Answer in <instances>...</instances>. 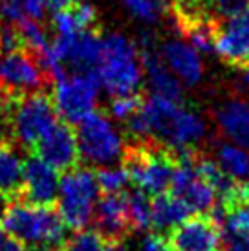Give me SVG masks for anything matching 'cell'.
<instances>
[{
    "instance_id": "6da1fadb",
    "label": "cell",
    "mask_w": 249,
    "mask_h": 251,
    "mask_svg": "<svg viewBox=\"0 0 249 251\" xmlns=\"http://www.w3.org/2000/svg\"><path fill=\"white\" fill-rule=\"evenodd\" d=\"M0 227L26 248L61 250L66 240V226L55 207L15 202L6 203L0 213Z\"/></svg>"
},
{
    "instance_id": "7a4b0ae2",
    "label": "cell",
    "mask_w": 249,
    "mask_h": 251,
    "mask_svg": "<svg viewBox=\"0 0 249 251\" xmlns=\"http://www.w3.org/2000/svg\"><path fill=\"white\" fill-rule=\"evenodd\" d=\"M143 63L136 42L123 33L101 35V57L97 63V81L112 98L138 94L143 83Z\"/></svg>"
},
{
    "instance_id": "3957f363",
    "label": "cell",
    "mask_w": 249,
    "mask_h": 251,
    "mask_svg": "<svg viewBox=\"0 0 249 251\" xmlns=\"http://www.w3.org/2000/svg\"><path fill=\"white\" fill-rule=\"evenodd\" d=\"M178 160L169 147L158 141L126 143L123 169L130 181L145 195H163L171 189Z\"/></svg>"
},
{
    "instance_id": "277c9868",
    "label": "cell",
    "mask_w": 249,
    "mask_h": 251,
    "mask_svg": "<svg viewBox=\"0 0 249 251\" xmlns=\"http://www.w3.org/2000/svg\"><path fill=\"white\" fill-rule=\"evenodd\" d=\"M37 55L44 74L53 81L66 75L70 68L72 72H94L101 57V35L86 29L57 37Z\"/></svg>"
},
{
    "instance_id": "5b68a950",
    "label": "cell",
    "mask_w": 249,
    "mask_h": 251,
    "mask_svg": "<svg viewBox=\"0 0 249 251\" xmlns=\"http://www.w3.org/2000/svg\"><path fill=\"white\" fill-rule=\"evenodd\" d=\"M75 138L79 160L92 167H114L119 160H123L126 149L123 134L119 132L114 119L104 112H92L81 123H77Z\"/></svg>"
},
{
    "instance_id": "8992f818",
    "label": "cell",
    "mask_w": 249,
    "mask_h": 251,
    "mask_svg": "<svg viewBox=\"0 0 249 251\" xmlns=\"http://www.w3.org/2000/svg\"><path fill=\"white\" fill-rule=\"evenodd\" d=\"M99 200V185L96 173L86 167L66 171L61 178L57 211L68 229L83 231L94 218V209Z\"/></svg>"
},
{
    "instance_id": "52a82bcc",
    "label": "cell",
    "mask_w": 249,
    "mask_h": 251,
    "mask_svg": "<svg viewBox=\"0 0 249 251\" xmlns=\"http://www.w3.org/2000/svg\"><path fill=\"white\" fill-rule=\"evenodd\" d=\"M101 84L94 72H70L55 81L51 103L57 118L66 125H77L96 112Z\"/></svg>"
},
{
    "instance_id": "ba28073f",
    "label": "cell",
    "mask_w": 249,
    "mask_h": 251,
    "mask_svg": "<svg viewBox=\"0 0 249 251\" xmlns=\"http://www.w3.org/2000/svg\"><path fill=\"white\" fill-rule=\"evenodd\" d=\"M57 121L59 118L53 103L46 94L35 92L29 96H22L15 105H11L9 112L11 138L15 140V145L22 149H35L42 136Z\"/></svg>"
},
{
    "instance_id": "9c48e42d",
    "label": "cell",
    "mask_w": 249,
    "mask_h": 251,
    "mask_svg": "<svg viewBox=\"0 0 249 251\" xmlns=\"http://www.w3.org/2000/svg\"><path fill=\"white\" fill-rule=\"evenodd\" d=\"M46 74L31 53L15 50L0 51V88L15 96L41 92Z\"/></svg>"
},
{
    "instance_id": "30bf717a",
    "label": "cell",
    "mask_w": 249,
    "mask_h": 251,
    "mask_svg": "<svg viewBox=\"0 0 249 251\" xmlns=\"http://www.w3.org/2000/svg\"><path fill=\"white\" fill-rule=\"evenodd\" d=\"M215 51L229 66L249 70V6L231 19L216 22Z\"/></svg>"
},
{
    "instance_id": "8fae6325",
    "label": "cell",
    "mask_w": 249,
    "mask_h": 251,
    "mask_svg": "<svg viewBox=\"0 0 249 251\" xmlns=\"http://www.w3.org/2000/svg\"><path fill=\"white\" fill-rule=\"evenodd\" d=\"M224 227L209 215L189 216L169 233L174 251H218Z\"/></svg>"
},
{
    "instance_id": "7c38bea8",
    "label": "cell",
    "mask_w": 249,
    "mask_h": 251,
    "mask_svg": "<svg viewBox=\"0 0 249 251\" xmlns=\"http://www.w3.org/2000/svg\"><path fill=\"white\" fill-rule=\"evenodd\" d=\"M37 158L46 161L55 171H72L79 163V147H77L75 130L72 126L57 121L48 132L35 145Z\"/></svg>"
},
{
    "instance_id": "4fadbf2b",
    "label": "cell",
    "mask_w": 249,
    "mask_h": 251,
    "mask_svg": "<svg viewBox=\"0 0 249 251\" xmlns=\"http://www.w3.org/2000/svg\"><path fill=\"white\" fill-rule=\"evenodd\" d=\"M59 171L50 167L41 158H28L24 163V183H22L21 202L31 205L53 207L59 198Z\"/></svg>"
},
{
    "instance_id": "5bb4252c",
    "label": "cell",
    "mask_w": 249,
    "mask_h": 251,
    "mask_svg": "<svg viewBox=\"0 0 249 251\" xmlns=\"http://www.w3.org/2000/svg\"><path fill=\"white\" fill-rule=\"evenodd\" d=\"M194 156L191 160L178 163L171 183V193L181 198L187 203V207L193 211V215H205L215 207L216 193L207 181H203L198 176L194 169Z\"/></svg>"
},
{
    "instance_id": "9a60e30c",
    "label": "cell",
    "mask_w": 249,
    "mask_h": 251,
    "mask_svg": "<svg viewBox=\"0 0 249 251\" xmlns=\"http://www.w3.org/2000/svg\"><path fill=\"white\" fill-rule=\"evenodd\" d=\"M96 231L104 240H123L132 229L128 215V195H101L94 209Z\"/></svg>"
},
{
    "instance_id": "2e32d148",
    "label": "cell",
    "mask_w": 249,
    "mask_h": 251,
    "mask_svg": "<svg viewBox=\"0 0 249 251\" xmlns=\"http://www.w3.org/2000/svg\"><path fill=\"white\" fill-rule=\"evenodd\" d=\"M141 63H143V70L147 72L149 77V84L152 88L154 96H159L163 99H169L173 103L181 105L183 99V90H181L180 81L174 77V74L169 70V66L163 63V59L154 50L152 41L149 37H143L141 42Z\"/></svg>"
},
{
    "instance_id": "e0dca14e",
    "label": "cell",
    "mask_w": 249,
    "mask_h": 251,
    "mask_svg": "<svg viewBox=\"0 0 249 251\" xmlns=\"http://www.w3.org/2000/svg\"><path fill=\"white\" fill-rule=\"evenodd\" d=\"M161 55H163L161 59L169 66V70L176 74L185 84L193 86V84L200 83L201 75H203V64H201L198 51L191 44L171 39L163 44Z\"/></svg>"
},
{
    "instance_id": "ac0fdd59",
    "label": "cell",
    "mask_w": 249,
    "mask_h": 251,
    "mask_svg": "<svg viewBox=\"0 0 249 251\" xmlns=\"http://www.w3.org/2000/svg\"><path fill=\"white\" fill-rule=\"evenodd\" d=\"M24 163L17 145L2 143L0 145V195L7 203L21 200L22 183H24Z\"/></svg>"
},
{
    "instance_id": "d6986e66",
    "label": "cell",
    "mask_w": 249,
    "mask_h": 251,
    "mask_svg": "<svg viewBox=\"0 0 249 251\" xmlns=\"http://www.w3.org/2000/svg\"><path fill=\"white\" fill-rule=\"evenodd\" d=\"M216 119L229 140L236 147L249 151V103L231 99L216 110Z\"/></svg>"
},
{
    "instance_id": "ffe728a7",
    "label": "cell",
    "mask_w": 249,
    "mask_h": 251,
    "mask_svg": "<svg viewBox=\"0 0 249 251\" xmlns=\"http://www.w3.org/2000/svg\"><path fill=\"white\" fill-rule=\"evenodd\" d=\"M97 21V9L90 2L81 0L74 6L53 11L51 15V28L57 33V37L72 35L77 31L92 29V26Z\"/></svg>"
},
{
    "instance_id": "44dd1931",
    "label": "cell",
    "mask_w": 249,
    "mask_h": 251,
    "mask_svg": "<svg viewBox=\"0 0 249 251\" xmlns=\"http://www.w3.org/2000/svg\"><path fill=\"white\" fill-rule=\"evenodd\" d=\"M189 216H193V211L187 207V203L174 196L173 193L154 196L152 200V226L158 231H173L176 226L185 222Z\"/></svg>"
},
{
    "instance_id": "7402d4cb",
    "label": "cell",
    "mask_w": 249,
    "mask_h": 251,
    "mask_svg": "<svg viewBox=\"0 0 249 251\" xmlns=\"http://www.w3.org/2000/svg\"><path fill=\"white\" fill-rule=\"evenodd\" d=\"M220 203L225 211L224 231L249 233V181H236L231 195Z\"/></svg>"
},
{
    "instance_id": "603a6c76",
    "label": "cell",
    "mask_w": 249,
    "mask_h": 251,
    "mask_svg": "<svg viewBox=\"0 0 249 251\" xmlns=\"http://www.w3.org/2000/svg\"><path fill=\"white\" fill-rule=\"evenodd\" d=\"M46 9H48L46 0H4V4L0 7V17L7 24L19 26L24 21L41 22Z\"/></svg>"
},
{
    "instance_id": "cb8c5ba5",
    "label": "cell",
    "mask_w": 249,
    "mask_h": 251,
    "mask_svg": "<svg viewBox=\"0 0 249 251\" xmlns=\"http://www.w3.org/2000/svg\"><path fill=\"white\" fill-rule=\"evenodd\" d=\"M216 158H218V165L222 167V171L233 178V180H238V178H249V154L248 151H244L236 145H224L218 147L216 151Z\"/></svg>"
},
{
    "instance_id": "d4e9b609",
    "label": "cell",
    "mask_w": 249,
    "mask_h": 251,
    "mask_svg": "<svg viewBox=\"0 0 249 251\" xmlns=\"http://www.w3.org/2000/svg\"><path fill=\"white\" fill-rule=\"evenodd\" d=\"M128 215H130L132 229L147 231L152 226V202L143 191H134L128 195Z\"/></svg>"
},
{
    "instance_id": "484cf974",
    "label": "cell",
    "mask_w": 249,
    "mask_h": 251,
    "mask_svg": "<svg viewBox=\"0 0 249 251\" xmlns=\"http://www.w3.org/2000/svg\"><path fill=\"white\" fill-rule=\"evenodd\" d=\"M128 13L143 22H156L169 11L171 0H119Z\"/></svg>"
},
{
    "instance_id": "4316f807",
    "label": "cell",
    "mask_w": 249,
    "mask_h": 251,
    "mask_svg": "<svg viewBox=\"0 0 249 251\" xmlns=\"http://www.w3.org/2000/svg\"><path fill=\"white\" fill-rule=\"evenodd\" d=\"M19 37H21V44L28 46L33 50L35 53H41L42 50L50 44L48 29L42 26L39 21H24L17 26Z\"/></svg>"
},
{
    "instance_id": "83f0119b",
    "label": "cell",
    "mask_w": 249,
    "mask_h": 251,
    "mask_svg": "<svg viewBox=\"0 0 249 251\" xmlns=\"http://www.w3.org/2000/svg\"><path fill=\"white\" fill-rule=\"evenodd\" d=\"M96 180L99 185V193L103 195H118L123 193L126 183L130 181L123 167H103L96 171Z\"/></svg>"
},
{
    "instance_id": "f1b7e54d",
    "label": "cell",
    "mask_w": 249,
    "mask_h": 251,
    "mask_svg": "<svg viewBox=\"0 0 249 251\" xmlns=\"http://www.w3.org/2000/svg\"><path fill=\"white\" fill-rule=\"evenodd\" d=\"M145 98L141 94H130V96H118L112 98L110 105H108V116L116 121H123L126 123L132 116H136L139 108L143 106Z\"/></svg>"
},
{
    "instance_id": "f546056e",
    "label": "cell",
    "mask_w": 249,
    "mask_h": 251,
    "mask_svg": "<svg viewBox=\"0 0 249 251\" xmlns=\"http://www.w3.org/2000/svg\"><path fill=\"white\" fill-rule=\"evenodd\" d=\"M59 251H104V238L96 229L77 231L64 240Z\"/></svg>"
},
{
    "instance_id": "4dcf8cb0",
    "label": "cell",
    "mask_w": 249,
    "mask_h": 251,
    "mask_svg": "<svg viewBox=\"0 0 249 251\" xmlns=\"http://www.w3.org/2000/svg\"><path fill=\"white\" fill-rule=\"evenodd\" d=\"M248 6V0H213L211 11H213L216 21H225V19H231L240 11H244Z\"/></svg>"
},
{
    "instance_id": "1f68e13d",
    "label": "cell",
    "mask_w": 249,
    "mask_h": 251,
    "mask_svg": "<svg viewBox=\"0 0 249 251\" xmlns=\"http://www.w3.org/2000/svg\"><path fill=\"white\" fill-rule=\"evenodd\" d=\"M21 37L17 28H13L11 24L0 28V51H15L21 50Z\"/></svg>"
},
{
    "instance_id": "d6a6232c",
    "label": "cell",
    "mask_w": 249,
    "mask_h": 251,
    "mask_svg": "<svg viewBox=\"0 0 249 251\" xmlns=\"http://www.w3.org/2000/svg\"><path fill=\"white\" fill-rule=\"evenodd\" d=\"M138 251H174L169 238L161 237V235H147L141 244H139Z\"/></svg>"
},
{
    "instance_id": "836d02e7",
    "label": "cell",
    "mask_w": 249,
    "mask_h": 251,
    "mask_svg": "<svg viewBox=\"0 0 249 251\" xmlns=\"http://www.w3.org/2000/svg\"><path fill=\"white\" fill-rule=\"evenodd\" d=\"M227 251H249V233H229L224 231Z\"/></svg>"
},
{
    "instance_id": "e575fe53",
    "label": "cell",
    "mask_w": 249,
    "mask_h": 251,
    "mask_svg": "<svg viewBox=\"0 0 249 251\" xmlns=\"http://www.w3.org/2000/svg\"><path fill=\"white\" fill-rule=\"evenodd\" d=\"M9 112H11V105H7L6 101L0 98V145L7 143V136H11Z\"/></svg>"
},
{
    "instance_id": "d590c367",
    "label": "cell",
    "mask_w": 249,
    "mask_h": 251,
    "mask_svg": "<svg viewBox=\"0 0 249 251\" xmlns=\"http://www.w3.org/2000/svg\"><path fill=\"white\" fill-rule=\"evenodd\" d=\"M0 251H26V246H22L17 238L0 227Z\"/></svg>"
},
{
    "instance_id": "8d00e7d4",
    "label": "cell",
    "mask_w": 249,
    "mask_h": 251,
    "mask_svg": "<svg viewBox=\"0 0 249 251\" xmlns=\"http://www.w3.org/2000/svg\"><path fill=\"white\" fill-rule=\"evenodd\" d=\"M46 2H48V9H51V11H59V9L74 6V4L81 2V0H46Z\"/></svg>"
},
{
    "instance_id": "74e56055",
    "label": "cell",
    "mask_w": 249,
    "mask_h": 251,
    "mask_svg": "<svg viewBox=\"0 0 249 251\" xmlns=\"http://www.w3.org/2000/svg\"><path fill=\"white\" fill-rule=\"evenodd\" d=\"M104 251H128L123 240H104Z\"/></svg>"
},
{
    "instance_id": "f35d334b",
    "label": "cell",
    "mask_w": 249,
    "mask_h": 251,
    "mask_svg": "<svg viewBox=\"0 0 249 251\" xmlns=\"http://www.w3.org/2000/svg\"><path fill=\"white\" fill-rule=\"evenodd\" d=\"M26 251H59V250H51V248H26Z\"/></svg>"
},
{
    "instance_id": "ab89813d",
    "label": "cell",
    "mask_w": 249,
    "mask_h": 251,
    "mask_svg": "<svg viewBox=\"0 0 249 251\" xmlns=\"http://www.w3.org/2000/svg\"><path fill=\"white\" fill-rule=\"evenodd\" d=\"M4 203H7L6 200H4V198H2V195H0V213H2V211H4V207H6V205H4Z\"/></svg>"
},
{
    "instance_id": "60d3db41",
    "label": "cell",
    "mask_w": 249,
    "mask_h": 251,
    "mask_svg": "<svg viewBox=\"0 0 249 251\" xmlns=\"http://www.w3.org/2000/svg\"><path fill=\"white\" fill-rule=\"evenodd\" d=\"M194 2H201V4H211L213 0H194Z\"/></svg>"
},
{
    "instance_id": "b9f144b4",
    "label": "cell",
    "mask_w": 249,
    "mask_h": 251,
    "mask_svg": "<svg viewBox=\"0 0 249 251\" xmlns=\"http://www.w3.org/2000/svg\"><path fill=\"white\" fill-rule=\"evenodd\" d=\"M2 4H4V0H0V7H2Z\"/></svg>"
}]
</instances>
